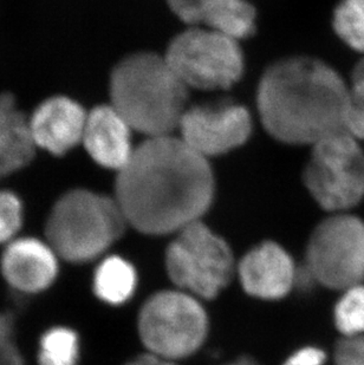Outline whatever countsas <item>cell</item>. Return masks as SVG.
Masks as SVG:
<instances>
[{"label":"cell","instance_id":"cell-25","mask_svg":"<svg viewBox=\"0 0 364 365\" xmlns=\"http://www.w3.org/2000/svg\"><path fill=\"white\" fill-rule=\"evenodd\" d=\"M345 131L356 140H364V100L351 93V90Z\"/></svg>","mask_w":364,"mask_h":365},{"label":"cell","instance_id":"cell-3","mask_svg":"<svg viewBox=\"0 0 364 365\" xmlns=\"http://www.w3.org/2000/svg\"><path fill=\"white\" fill-rule=\"evenodd\" d=\"M187 89L166 57L151 52L124 58L110 81L111 106L148 138L169 136L179 128Z\"/></svg>","mask_w":364,"mask_h":365},{"label":"cell","instance_id":"cell-1","mask_svg":"<svg viewBox=\"0 0 364 365\" xmlns=\"http://www.w3.org/2000/svg\"><path fill=\"white\" fill-rule=\"evenodd\" d=\"M115 200L128 225L146 235L178 233L200 221L213 200L206 158L181 138H148L118 170Z\"/></svg>","mask_w":364,"mask_h":365},{"label":"cell","instance_id":"cell-19","mask_svg":"<svg viewBox=\"0 0 364 365\" xmlns=\"http://www.w3.org/2000/svg\"><path fill=\"white\" fill-rule=\"evenodd\" d=\"M333 28L345 44L364 53V0H342L333 14Z\"/></svg>","mask_w":364,"mask_h":365},{"label":"cell","instance_id":"cell-20","mask_svg":"<svg viewBox=\"0 0 364 365\" xmlns=\"http://www.w3.org/2000/svg\"><path fill=\"white\" fill-rule=\"evenodd\" d=\"M335 307V324L343 337L364 334V285L344 289Z\"/></svg>","mask_w":364,"mask_h":365},{"label":"cell","instance_id":"cell-18","mask_svg":"<svg viewBox=\"0 0 364 365\" xmlns=\"http://www.w3.org/2000/svg\"><path fill=\"white\" fill-rule=\"evenodd\" d=\"M79 357V334L73 329L52 327L43 334L38 354L39 365H76Z\"/></svg>","mask_w":364,"mask_h":365},{"label":"cell","instance_id":"cell-17","mask_svg":"<svg viewBox=\"0 0 364 365\" xmlns=\"http://www.w3.org/2000/svg\"><path fill=\"white\" fill-rule=\"evenodd\" d=\"M255 21V9L246 0H220L207 11L201 23L220 35L238 41L251 35Z\"/></svg>","mask_w":364,"mask_h":365},{"label":"cell","instance_id":"cell-5","mask_svg":"<svg viewBox=\"0 0 364 365\" xmlns=\"http://www.w3.org/2000/svg\"><path fill=\"white\" fill-rule=\"evenodd\" d=\"M166 269L183 292L211 299L230 283L234 259L226 242L196 221L178 232L166 252Z\"/></svg>","mask_w":364,"mask_h":365},{"label":"cell","instance_id":"cell-26","mask_svg":"<svg viewBox=\"0 0 364 365\" xmlns=\"http://www.w3.org/2000/svg\"><path fill=\"white\" fill-rule=\"evenodd\" d=\"M325 359L327 356L320 349L306 346L290 356L284 365H324Z\"/></svg>","mask_w":364,"mask_h":365},{"label":"cell","instance_id":"cell-10","mask_svg":"<svg viewBox=\"0 0 364 365\" xmlns=\"http://www.w3.org/2000/svg\"><path fill=\"white\" fill-rule=\"evenodd\" d=\"M179 129L182 141L207 159L243 145L251 134V116L238 104H203L187 108Z\"/></svg>","mask_w":364,"mask_h":365},{"label":"cell","instance_id":"cell-9","mask_svg":"<svg viewBox=\"0 0 364 365\" xmlns=\"http://www.w3.org/2000/svg\"><path fill=\"white\" fill-rule=\"evenodd\" d=\"M165 57L187 88L227 89L239 81L244 69L238 41L211 29L182 32Z\"/></svg>","mask_w":364,"mask_h":365},{"label":"cell","instance_id":"cell-27","mask_svg":"<svg viewBox=\"0 0 364 365\" xmlns=\"http://www.w3.org/2000/svg\"><path fill=\"white\" fill-rule=\"evenodd\" d=\"M161 357L153 355V354H146V355L140 356L138 359H135L134 361L127 363L126 365H158Z\"/></svg>","mask_w":364,"mask_h":365},{"label":"cell","instance_id":"cell-12","mask_svg":"<svg viewBox=\"0 0 364 365\" xmlns=\"http://www.w3.org/2000/svg\"><path fill=\"white\" fill-rule=\"evenodd\" d=\"M1 271L7 283L19 292H41L59 274L57 253L38 239H17L4 252Z\"/></svg>","mask_w":364,"mask_h":365},{"label":"cell","instance_id":"cell-22","mask_svg":"<svg viewBox=\"0 0 364 365\" xmlns=\"http://www.w3.org/2000/svg\"><path fill=\"white\" fill-rule=\"evenodd\" d=\"M14 317L0 312V365H25L16 339Z\"/></svg>","mask_w":364,"mask_h":365},{"label":"cell","instance_id":"cell-29","mask_svg":"<svg viewBox=\"0 0 364 365\" xmlns=\"http://www.w3.org/2000/svg\"><path fill=\"white\" fill-rule=\"evenodd\" d=\"M227 365H259L256 362L255 359H248V357H243V359H237L234 362Z\"/></svg>","mask_w":364,"mask_h":365},{"label":"cell","instance_id":"cell-4","mask_svg":"<svg viewBox=\"0 0 364 365\" xmlns=\"http://www.w3.org/2000/svg\"><path fill=\"white\" fill-rule=\"evenodd\" d=\"M126 225L115 199L75 190L64 194L52 208L46 238L59 257L86 262L107 251L122 235Z\"/></svg>","mask_w":364,"mask_h":365},{"label":"cell","instance_id":"cell-15","mask_svg":"<svg viewBox=\"0 0 364 365\" xmlns=\"http://www.w3.org/2000/svg\"><path fill=\"white\" fill-rule=\"evenodd\" d=\"M36 145L30 121L10 93L0 96V180L31 163Z\"/></svg>","mask_w":364,"mask_h":365},{"label":"cell","instance_id":"cell-30","mask_svg":"<svg viewBox=\"0 0 364 365\" xmlns=\"http://www.w3.org/2000/svg\"><path fill=\"white\" fill-rule=\"evenodd\" d=\"M353 77H364V58L358 63V66H355Z\"/></svg>","mask_w":364,"mask_h":365},{"label":"cell","instance_id":"cell-21","mask_svg":"<svg viewBox=\"0 0 364 365\" xmlns=\"http://www.w3.org/2000/svg\"><path fill=\"white\" fill-rule=\"evenodd\" d=\"M23 220V207L18 197L0 190V244L14 238Z\"/></svg>","mask_w":364,"mask_h":365},{"label":"cell","instance_id":"cell-6","mask_svg":"<svg viewBox=\"0 0 364 365\" xmlns=\"http://www.w3.org/2000/svg\"><path fill=\"white\" fill-rule=\"evenodd\" d=\"M207 314L196 297L162 291L146 302L138 316V334L148 351L161 359H183L203 345Z\"/></svg>","mask_w":364,"mask_h":365},{"label":"cell","instance_id":"cell-28","mask_svg":"<svg viewBox=\"0 0 364 365\" xmlns=\"http://www.w3.org/2000/svg\"><path fill=\"white\" fill-rule=\"evenodd\" d=\"M351 93L364 100V77H353Z\"/></svg>","mask_w":364,"mask_h":365},{"label":"cell","instance_id":"cell-16","mask_svg":"<svg viewBox=\"0 0 364 365\" xmlns=\"http://www.w3.org/2000/svg\"><path fill=\"white\" fill-rule=\"evenodd\" d=\"M136 285L138 274L134 266L117 255L104 259L93 276V292L110 305H120L131 299Z\"/></svg>","mask_w":364,"mask_h":365},{"label":"cell","instance_id":"cell-31","mask_svg":"<svg viewBox=\"0 0 364 365\" xmlns=\"http://www.w3.org/2000/svg\"><path fill=\"white\" fill-rule=\"evenodd\" d=\"M158 365H176L174 364V361H169V359H161Z\"/></svg>","mask_w":364,"mask_h":365},{"label":"cell","instance_id":"cell-8","mask_svg":"<svg viewBox=\"0 0 364 365\" xmlns=\"http://www.w3.org/2000/svg\"><path fill=\"white\" fill-rule=\"evenodd\" d=\"M306 271L329 289H347L364 282V221L337 213L322 221L310 237Z\"/></svg>","mask_w":364,"mask_h":365},{"label":"cell","instance_id":"cell-7","mask_svg":"<svg viewBox=\"0 0 364 365\" xmlns=\"http://www.w3.org/2000/svg\"><path fill=\"white\" fill-rule=\"evenodd\" d=\"M304 181L313 199L331 213L358 206L364 199V153L358 140L340 131L317 142Z\"/></svg>","mask_w":364,"mask_h":365},{"label":"cell","instance_id":"cell-2","mask_svg":"<svg viewBox=\"0 0 364 365\" xmlns=\"http://www.w3.org/2000/svg\"><path fill=\"white\" fill-rule=\"evenodd\" d=\"M350 88L325 63L310 57L282 59L268 68L258 89L266 130L290 145H316L345 131Z\"/></svg>","mask_w":364,"mask_h":365},{"label":"cell","instance_id":"cell-13","mask_svg":"<svg viewBox=\"0 0 364 365\" xmlns=\"http://www.w3.org/2000/svg\"><path fill=\"white\" fill-rule=\"evenodd\" d=\"M88 115L66 97H52L37 108L30 121L36 147L63 155L82 142Z\"/></svg>","mask_w":364,"mask_h":365},{"label":"cell","instance_id":"cell-11","mask_svg":"<svg viewBox=\"0 0 364 365\" xmlns=\"http://www.w3.org/2000/svg\"><path fill=\"white\" fill-rule=\"evenodd\" d=\"M239 277L245 291L261 299L285 297L297 279L289 253L275 242H264L245 255L239 264Z\"/></svg>","mask_w":364,"mask_h":365},{"label":"cell","instance_id":"cell-24","mask_svg":"<svg viewBox=\"0 0 364 365\" xmlns=\"http://www.w3.org/2000/svg\"><path fill=\"white\" fill-rule=\"evenodd\" d=\"M336 365H364V334L343 337L335 349Z\"/></svg>","mask_w":364,"mask_h":365},{"label":"cell","instance_id":"cell-23","mask_svg":"<svg viewBox=\"0 0 364 365\" xmlns=\"http://www.w3.org/2000/svg\"><path fill=\"white\" fill-rule=\"evenodd\" d=\"M220 0H168L169 6L182 21L189 24H199L207 11Z\"/></svg>","mask_w":364,"mask_h":365},{"label":"cell","instance_id":"cell-14","mask_svg":"<svg viewBox=\"0 0 364 365\" xmlns=\"http://www.w3.org/2000/svg\"><path fill=\"white\" fill-rule=\"evenodd\" d=\"M131 127L113 106H101L86 118L82 142L104 168L121 170L133 155Z\"/></svg>","mask_w":364,"mask_h":365}]
</instances>
